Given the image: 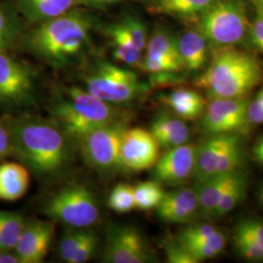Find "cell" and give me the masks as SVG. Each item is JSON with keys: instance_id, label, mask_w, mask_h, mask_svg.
I'll return each instance as SVG.
<instances>
[{"instance_id": "obj_30", "label": "cell", "mask_w": 263, "mask_h": 263, "mask_svg": "<svg viewBox=\"0 0 263 263\" xmlns=\"http://www.w3.org/2000/svg\"><path fill=\"white\" fill-rule=\"evenodd\" d=\"M108 207L115 213L127 214L136 209L134 186L127 183L117 184L108 197Z\"/></svg>"}, {"instance_id": "obj_38", "label": "cell", "mask_w": 263, "mask_h": 263, "mask_svg": "<svg viewBox=\"0 0 263 263\" xmlns=\"http://www.w3.org/2000/svg\"><path fill=\"white\" fill-rule=\"evenodd\" d=\"M216 229L215 226L207 224V223H200V224H194L186 227L183 229L178 239L180 241H186V240H200L205 239L210 235H212Z\"/></svg>"}, {"instance_id": "obj_21", "label": "cell", "mask_w": 263, "mask_h": 263, "mask_svg": "<svg viewBox=\"0 0 263 263\" xmlns=\"http://www.w3.org/2000/svg\"><path fill=\"white\" fill-rule=\"evenodd\" d=\"M237 171L238 170L223 175H218L197 183L196 191L200 211L205 216L214 217L218 203L223 196L226 188L234 178Z\"/></svg>"}, {"instance_id": "obj_41", "label": "cell", "mask_w": 263, "mask_h": 263, "mask_svg": "<svg viewBox=\"0 0 263 263\" xmlns=\"http://www.w3.org/2000/svg\"><path fill=\"white\" fill-rule=\"evenodd\" d=\"M12 152V143L8 127L0 122V159Z\"/></svg>"}, {"instance_id": "obj_19", "label": "cell", "mask_w": 263, "mask_h": 263, "mask_svg": "<svg viewBox=\"0 0 263 263\" xmlns=\"http://www.w3.org/2000/svg\"><path fill=\"white\" fill-rule=\"evenodd\" d=\"M29 174L23 165L6 162L0 165V200L16 201L28 191Z\"/></svg>"}, {"instance_id": "obj_44", "label": "cell", "mask_w": 263, "mask_h": 263, "mask_svg": "<svg viewBox=\"0 0 263 263\" xmlns=\"http://www.w3.org/2000/svg\"><path fill=\"white\" fill-rule=\"evenodd\" d=\"M118 0H77V3H82L86 5H91V6H104L107 4H111Z\"/></svg>"}, {"instance_id": "obj_40", "label": "cell", "mask_w": 263, "mask_h": 263, "mask_svg": "<svg viewBox=\"0 0 263 263\" xmlns=\"http://www.w3.org/2000/svg\"><path fill=\"white\" fill-rule=\"evenodd\" d=\"M249 32L253 43L263 52V13L256 12V18Z\"/></svg>"}, {"instance_id": "obj_8", "label": "cell", "mask_w": 263, "mask_h": 263, "mask_svg": "<svg viewBox=\"0 0 263 263\" xmlns=\"http://www.w3.org/2000/svg\"><path fill=\"white\" fill-rule=\"evenodd\" d=\"M126 129L123 120H119L88 134L80 141L86 163L102 173L120 169V149Z\"/></svg>"}, {"instance_id": "obj_27", "label": "cell", "mask_w": 263, "mask_h": 263, "mask_svg": "<svg viewBox=\"0 0 263 263\" xmlns=\"http://www.w3.org/2000/svg\"><path fill=\"white\" fill-rule=\"evenodd\" d=\"M146 49V56L168 58L182 64L179 56L178 39L167 31L157 30L147 42Z\"/></svg>"}, {"instance_id": "obj_20", "label": "cell", "mask_w": 263, "mask_h": 263, "mask_svg": "<svg viewBox=\"0 0 263 263\" xmlns=\"http://www.w3.org/2000/svg\"><path fill=\"white\" fill-rule=\"evenodd\" d=\"M179 56L183 67L198 70L206 65L209 42L198 30H187L178 39Z\"/></svg>"}, {"instance_id": "obj_26", "label": "cell", "mask_w": 263, "mask_h": 263, "mask_svg": "<svg viewBox=\"0 0 263 263\" xmlns=\"http://www.w3.org/2000/svg\"><path fill=\"white\" fill-rule=\"evenodd\" d=\"M165 193L162 184L155 179L138 183L134 186L136 209L142 211L156 209L162 202Z\"/></svg>"}, {"instance_id": "obj_5", "label": "cell", "mask_w": 263, "mask_h": 263, "mask_svg": "<svg viewBox=\"0 0 263 263\" xmlns=\"http://www.w3.org/2000/svg\"><path fill=\"white\" fill-rule=\"evenodd\" d=\"M244 7L235 0H216L200 14L198 31L216 48L235 46L250 31Z\"/></svg>"}, {"instance_id": "obj_14", "label": "cell", "mask_w": 263, "mask_h": 263, "mask_svg": "<svg viewBox=\"0 0 263 263\" xmlns=\"http://www.w3.org/2000/svg\"><path fill=\"white\" fill-rule=\"evenodd\" d=\"M242 143L237 134H216L209 135L197 148L196 167L194 179L196 182H202L216 177V171L220 162L238 144Z\"/></svg>"}, {"instance_id": "obj_1", "label": "cell", "mask_w": 263, "mask_h": 263, "mask_svg": "<svg viewBox=\"0 0 263 263\" xmlns=\"http://www.w3.org/2000/svg\"><path fill=\"white\" fill-rule=\"evenodd\" d=\"M12 152L39 177L60 174L70 161V139L56 123L22 117L8 125Z\"/></svg>"}, {"instance_id": "obj_17", "label": "cell", "mask_w": 263, "mask_h": 263, "mask_svg": "<svg viewBox=\"0 0 263 263\" xmlns=\"http://www.w3.org/2000/svg\"><path fill=\"white\" fill-rule=\"evenodd\" d=\"M149 131L159 146L167 149L187 143L190 139L187 125L177 115L166 110L154 117Z\"/></svg>"}, {"instance_id": "obj_12", "label": "cell", "mask_w": 263, "mask_h": 263, "mask_svg": "<svg viewBox=\"0 0 263 263\" xmlns=\"http://www.w3.org/2000/svg\"><path fill=\"white\" fill-rule=\"evenodd\" d=\"M159 147L151 131L141 128L126 129L120 149L121 168L133 172L151 169L159 158Z\"/></svg>"}, {"instance_id": "obj_10", "label": "cell", "mask_w": 263, "mask_h": 263, "mask_svg": "<svg viewBox=\"0 0 263 263\" xmlns=\"http://www.w3.org/2000/svg\"><path fill=\"white\" fill-rule=\"evenodd\" d=\"M32 93L31 70L6 52H0V104L11 107L26 105Z\"/></svg>"}, {"instance_id": "obj_43", "label": "cell", "mask_w": 263, "mask_h": 263, "mask_svg": "<svg viewBox=\"0 0 263 263\" xmlns=\"http://www.w3.org/2000/svg\"><path fill=\"white\" fill-rule=\"evenodd\" d=\"M0 263H21L16 254H9V252H0Z\"/></svg>"}, {"instance_id": "obj_32", "label": "cell", "mask_w": 263, "mask_h": 263, "mask_svg": "<svg viewBox=\"0 0 263 263\" xmlns=\"http://www.w3.org/2000/svg\"><path fill=\"white\" fill-rule=\"evenodd\" d=\"M234 246L242 257L252 261H263V249L251 238L234 231Z\"/></svg>"}, {"instance_id": "obj_34", "label": "cell", "mask_w": 263, "mask_h": 263, "mask_svg": "<svg viewBox=\"0 0 263 263\" xmlns=\"http://www.w3.org/2000/svg\"><path fill=\"white\" fill-rule=\"evenodd\" d=\"M165 253L167 260L170 263H198L197 258L191 254L186 247L181 244L179 240L177 242L169 241L165 246Z\"/></svg>"}, {"instance_id": "obj_22", "label": "cell", "mask_w": 263, "mask_h": 263, "mask_svg": "<svg viewBox=\"0 0 263 263\" xmlns=\"http://www.w3.org/2000/svg\"><path fill=\"white\" fill-rule=\"evenodd\" d=\"M76 4L77 0H18V7L23 15L37 23L59 17Z\"/></svg>"}, {"instance_id": "obj_16", "label": "cell", "mask_w": 263, "mask_h": 263, "mask_svg": "<svg viewBox=\"0 0 263 263\" xmlns=\"http://www.w3.org/2000/svg\"><path fill=\"white\" fill-rule=\"evenodd\" d=\"M160 219L168 223H186L197 216L200 210L197 191L193 188H179L166 192L156 208Z\"/></svg>"}, {"instance_id": "obj_6", "label": "cell", "mask_w": 263, "mask_h": 263, "mask_svg": "<svg viewBox=\"0 0 263 263\" xmlns=\"http://www.w3.org/2000/svg\"><path fill=\"white\" fill-rule=\"evenodd\" d=\"M43 212L50 218L76 228L93 226L100 216L94 194L81 184L69 185L55 193L46 202Z\"/></svg>"}, {"instance_id": "obj_39", "label": "cell", "mask_w": 263, "mask_h": 263, "mask_svg": "<svg viewBox=\"0 0 263 263\" xmlns=\"http://www.w3.org/2000/svg\"><path fill=\"white\" fill-rule=\"evenodd\" d=\"M249 120L251 124L263 123V86L257 92L253 101H250L248 109Z\"/></svg>"}, {"instance_id": "obj_13", "label": "cell", "mask_w": 263, "mask_h": 263, "mask_svg": "<svg viewBox=\"0 0 263 263\" xmlns=\"http://www.w3.org/2000/svg\"><path fill=\"white\" fill-rule=\"evenodd\" d=\"M197 145L184 143L169 148L158 158L153 170V179L161 184L178 185L194 176Z\"/></svg>"}, {"instance_id": "obj_36", "label": "cell", "mask_w": 263, "mask_h": 263, "mask_svg": "<svg viewBox=\"0 0 263 263\" xmlns=\"http://www.w3.org/2000/svg\"><path fill=\"white\" fill-rule=\"evenodd\" d=\"M98 238L94 232L86 231L84 237L73 254L70 263H84L90 260L96 252Z\"/></svg>"}, {"instance_id": "obj_45", "label": "cell", "mask_w": 263, "mask_h": 263, "mask_svg": "<svg viewBox=\"0 0 263 263\" xmlns=\"http://www.w3.org/2000/svg\"><path fill=\"white\" fill-rule=\"evenodd\" d=\"M251 2L253 3L256 12L263 13V0H251Z\"/></svg>"}, {"instance_id": "obj_42", "label": "cell", "mask_w": 263, "mask_h": 263, "mask_svg": "<svg viewBox=\"0 0 263 263\" xmlns=\"http://www.w3.org/2000/svg\"><path fill=\"white\" fill-rule=\"evenodd\" d=\"M253 153L255 160L263 165V138L255 143L253 148Z\"/></svg>"}, {"instance_id": "obj_46", "label": "cell", "mask_w": 263, "mask_h": 263, "mask_svg": "<svg viewBox=\"0 0 263 263\" xmlns=\"http://www.w3.org/2000/svg\"><path fill=\"white\" fill-rule=\"evenodd\" d=\"M257 197H258V200H259V202H260V204L263 206V183L259 186L258 188V192H257Z\"/></svg>"}, {"instance_id": "obj_7", "label": "cell", "mask_w": 263, "mask_h": 263, "mask_svg": "<svg viewBox=\"0 0 263 263\" xmlns=\"http://www.w3.org/2000/svg\"><path fill=\"white\" fill-rule=\"evenodd\" d=\"M86 90L107 104H127L140 90L138 76L129 69L104 62L95 66L84 77Z\"/></svg>"}, {"instance_id": "obj_2", "label": "cell", "mask_w": 263, "mask_h": 263, "mask_svg": "<svg viewBox=\"0 0 263 263\" xmlns=\"http://www.w3.org/2000/svg\"><path fill=\"white\" fill-rule=\"evenodd\" d=\"M263 79V67L256 57L234 46L219 47L207 70L196 80L209 100L245 98Z\"/></svg>"}, {"instance_id": "obj_24", "label": "cell", "mask_w": 263, "mask_h": 263, "mask_svg": "<svg viewBox=\"0 0 263 263\" xmlns=\"http://www.w3.org/2000/svg\"><path fill=\"white\" fill-rule=\"evenodd\" d=\"M248 188V177L242 169L236 172L234 178L226 188L216 208L214 217H221L233 211L244 200Z\"/></svg>"}, {"instance_id": "obj_29", "label": "cell", "mask_w": 263, "mask_h": 263, "mask_svg": "<svg viewBox=\"0 0 263 263\" xmlns=\"http://www.w3.org/2000/svg\"><path fill=\"white\" fill-rule=\"evenodd\" d=\"M19 33V21L15 13L0 5V52H7L12 48Z\"/></svg>"}, {"instance_id": "obj_33", "label": "cell", "mask_w": 263, "mask_h": 263, "mask_svg": "<svg viewBox=\"0 0 263 263\" xmlns=\"http://www.w3.org/2000/svg\"><path fill=\"white\" fill-rule=\"evenodd\" d=\"M123 30L126 32L128 37L140 51H143L147 45V33L146 28L141 21L133 18L124 20L119 24Z\"/></svg>"}, {"instance_id": "obj_23", "label": "cell", "mask_w": 263, "mask_h": 263, "mask_svg": "<svg viewBox=\"0 0 263 263\" xmlns=\"http://www.w3.org/2000/svg\"><path fill=\"white\" fill-rule=\"evenodd\" d=\"M25 226L21 215L0 210V252L15 250Z\"/></svg>"}, {"instance_id": "obj_28", "label": "cell", "mask_w": 263, "mask_h": 263, "mask_svg": "<svg viewBox=\"0 0 263 263\" xmlns=\"http://www.w3.org/2000/svg\"><path fill=\"white\" fill-rule=\"evenodd\" d=\"M216 0H158L157 8L163 13L191 16L200 15Z\"/></svg>"}, {"instance_id": "obj_9", "label": "cell", "mask_w": 263, "mask_h": 263, "mask_svg": "<svg viewBox=\"0 0 263 263\" xmlns=\"http://www.w3.org/2000/svg\"><path fill=\"white\" fill-rule=\"evenodd\" d=\"M250 99H213L206 105L201 121V128L208 135L242 134L248 130Z\"/></svg>"}, {"instance_id": "obj_35", "label": "cell", "mask_w": 263, "mask_h": 263, "mask_svg": "<svg viewBox=\"0 0 263 263\" xmlns=\"http://www.w3.org/2000/svg\"><path fill=\"white\" fill-rule=\"evenodd\" d=\"M85 230H74L63 237L60 243V255L64 261L70 263L78 246L81 243L85 235Z\"/></svg>"}, {"instance_id": "obj_3", "label": "cell", "mask_w": 263, "mask_h": 263, "mask_svg": "<svg viewBox=\"0 0 263 263\" xmlns=\"http://www.w3.org/2000/svg\"><path fill=\"white\" fill-rule=\"evenodd\" d=\"M89 29L90 22L83 14L66 12L42 22L29 35L28 48L50 64L61 66L82 51Z\"/></svg>"}, {"instance_id": "obj_25", "label": "cell", "mask_w": 263, "mask_h": 263, "mask_svg": "<svg viewBox=\"0 0 263 263\" xmlns=\"http://www.w3.org/2000/svg\"><path fill=\"white\" fill-rule=\"evenodd\" d=\"M109 33L112 40L114 57L129 66H141V51L136 47L121 27L119 25L114 26L110 28Z\"/></svg>"}, {"instance_id": "obj_11", "label": "cell", "mask_w": 263, "mask_h": 263, "mask_svg": "<svg viewBox=\"0 0 263 263\" xmlns=\"http://www.w3.org/2000/svg\"><path fill=\"white\" fill-rule=\"evenodd\" d=\"M152 260L140 232L131 226H112L106 235L104 261L109 263H144Z\"/></svg>"}, {"instance_id": "obj_18", "label": "cell", "mask_w": 263, "mask_h": 263, "mask_svg": "<svg viewBox=\"0 0 263 263\" xmlns=\"http://www.w3.org/2000/svg\"><path fill=\"white\" fill-rule=\"evenodd\" d=\"M161 102L182 120L197 119L203 114L207 105L202 95L187 89H178L164 95L161 97Z\"/></svg>"}, {"instance_id": "obj_15", "label": "cell", "mask_w": 263, "mask_h": 263, "mask_svg": "<svg viewBox=\"0 0 263 263\" xmlns=\"http://www.w3.org/2000/svg\"><path fill=\"white\" fill-rule=\"evenodd\" d=\"M55 233L50 221H33L26 224L14 250L21 263L42 262Z\"/></svg>"}, {"instance_id": "obj_31", "label": "cell", "mask_w": 263, "mask_h": 263, "mask_svg": "<svg viewBox=\"0 0 263 263\" xmlns=\"http://www.w3.org/2000/svg\"><path fill=\"white\" fill-rule=\"evenodd\" d=\"M141 68L151 73H170L179 71L183 66L178 61L162 57L145 56L141 61Z\"/></svg>"}, {"instance_id": "obj_4", "label": "cell", "mask_w": 263, "mask_h": 263, "mask_svg": "<svg viewBox=\"0 0 263 263\" xmlns=\"http://www.w3.org/2000/svg\"><path fill=\"white\" fill-rule=\"evenodd\" d=\"M55 123L72 141H80L88 134L122 120L120 112L87 90L71 87L51 109Z\"/></svg>"}, {"instance_id": "obj_37", "label": "cell", "mask_w": 263, "mask_h": 263, "mask_svg": "<svg viewBox=\"0 0 263 263\" xmlns=\"http://www.w3.org/2000/svg\"><path fill=\"white\" fill-rule=\"evenodd\" d=\"M234 231L251 238L263 249V221L251 218L243 219L238 222Z\"/></svg>"}]
</instances>
